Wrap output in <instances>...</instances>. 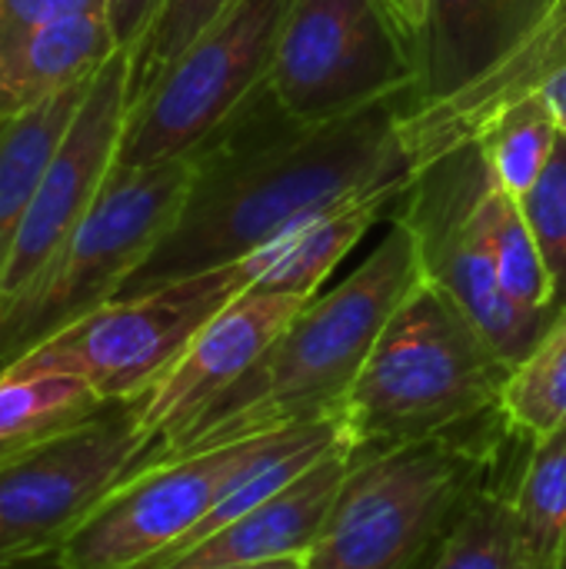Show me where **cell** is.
Instances as JSON below:
<instances>
[{"label":"cell","instance_id":"6da1fadb","mask_svg":"<svg viewBox=\"0 0 566 569\" xmlns=\"http://www.w3.org/2000/svg\"><path fill=\"white\" fill-rule=\"evenodd\" d=\"M414 90L367 110L297 123L264 87L193 157L197 177L177 223L120 297L247 260L294 223L374 193H407L417 177L404 117Z\"/></svg>","mask_w":566,"mask_h":569},{"label":"cell","instance_id":"7a4b0ae2","mask_svg":"<svg viewBox=\"0 0 566 569\" xmlns=\"http://www.w3.org/2000/svg\"><path fill=\"white\" fill-rule=\"evenodd\" d=\"M420 280L417 240L390 217L377 250L334 290L317 293L274 347L160 450L157 463L337 417L380 330Z\"/></svg>","mask_w":566,"mask_h":569},{"label":"cell","instance_id":"3957f363","mask_svg":"<svg viewBox=\"0 0 566 569\" xmlns=\"http://www.w3.org/2000/svg\"><path fill=\"white\" fill-rule=\"evenodd\" d=\"M510 443L497 407L350 463L304 569H430L477 490L504 473Z\"/></svg>","mask_w":566,"mask_h":569},{"label":"cell","instance_id":"277c9868","mask_svg":"<svg viewBox=\"0 0 566 569\" xmlns=\"http://www.w3.org/2000/svg\"><path fill=\"white\" fill-rule=\"evenodd\" d=\"M510 363L470 317L420 280L380 330L337 407L350 463L437 437L500 407Z\"/></svg>","mask_w":566,"mask_h":569},{"label":"cell","instance_id":"5b68a950","mask_svg":"<svg viewBox=\"0 0 566 569\" xmlns=\"http://www.w3.org/2000/svg\"><path fill=\"white\" fill-rule=\"evenodd\" d=\"M193 177V153L113 163L60 253L0 313V373L80 317L117 300L123 283L177 223Z\"/></svg>","mask_w":566,"mask_h":569},{"label":"cell","instance_id":"8992f818","mask_svg":"<svg viewBox=\"0 0 566 569\" xmlns=\"http://www.w3.org/2000/svg\"><path fill=\"white\" fill-rule=\"evenodd\" d=\"M143 397L110 400L53 440L0 463V569H60L97 503L157 463Z\"/></svg>","mask_w":566,"mask_h":569},{"label":"cell","instance_id":"52a82bcc","mask_svg":"<svg viewBox=\"0 0 566 569\" xmlns=\"http://www.w3.org/2000/svg\"><path fill=\"white\" fill-rule=\"evenodd\" d=\"M494 187L490 163L474 140L424 167L390 217L414 233L424 280L447 293L514 367L557 313H527L504 293L490 243Z\"/></svg>","mask_w":566,"mask_h":569},{"label":"cell","instance_id":"ba28073f","mask_svg":"<svg viewBox=\"0 0 566 569\" xmlns=\"http://www.w3.org/2000/svg\"><path fill=\"white\" fill-rule=\"evenodd\" d=\"M247 287L244 267L230 263L140 297L110 300L20 357L0 377L70 373L107 403L143 397Z\"/></svg>","mask_w":566,"mask_h":569},{"label":"cell","instance_id":"9c48e42d","mask_svg":"<svg viewBox=\"0 0 566 569\" xmlns=\"http://www.w3.org/2000/svg\"><path fill=\"white\" fill-rule=\"evenodd\" d=\"M420 70L377 0H290L264 93L297 123L337 120L414 90Z\"/></svg>","mask_w":566,"mask_h":569},{"label":"cell","instance_id":"30bf717a","mask_svg":"<svg viewBox=\"0 0 566 569\" xmlns=\"http://www.w3.org/2000/svg\"><path fill=\"white\" fill-rule=\"evenodd\" d=\"M290 0H234L130 107L117 163L197 153L264 87Z\"/></svg>","mask_w":566,"mask_h":569},{"label":"cell","instance_id":"8fae6325","mask_svg":"<svg viewBox=\"0 0 566 569\" xmlns=\"http://www.w3.org/2000/svg\"><path fill=\"white\" fill-rule=\"evenodd\" d=\"M270 433L167 460L133 473L80 523L60 569H140L180 543L224 497L240 467Z\"/></svg>","mask_w":566,"mask_h":569},{"label":"cell","instance_id":"7c38bea8","mask_svg":"<svg viewBox=\"0 0 566 569\" xmlns=\"http://www.w3.org/2000/svg\"><path fill=\"white\" fill-rule=\"evenodd\" d=\"M133 50H117L90 83V93L73 117L60 150L53 153L43 183L17 230L0 273V313L43 273V267L70 240L83 213L93 207L107 173L117 163L120 140L130 120Z\"/></svg>","mask_w":566,"mask_h":569},{"label":"cell","instance_id":"4fadbf2b","mask_svg":"<svg viewBox=\"0 0 566 569\" xmlns=\"http://www.w3.org/2000/svg\"><path fill=\"white\" fill-rule=\"evenodd\" d=\"M307 303L310 300L297 293L247 287L193 337L183 357L143 400V423L157 440V460L170 440H177L274 347Z\"/></svg>","mask_w":566,"mask_h":569},{"label":"cell","instance_id":"5bb4252c","mask_svg":"<svg viewBox=\"0 0 566 569\" xmlns=\"http://www.w3.org/2000/svg\"><path fill=\"white\" fill-rule=\"evenodd\" d=\"M350 453L347 443H340L287 490L244 513L240 520L220 527L217 533H210L207 540H200L160 569H244L290 557L307 560L344 487Z\"/></svg>","mask_w":566,"mask_h":569},{"label":"cell","instance_id":"9a60e30c","mask_svg":"<svg viewBox=\"0 0 566 569\" xmlns=\"http://www.w3.org/2000/svg\"><path fill=\"white\" fill-rule=\"evenodd\" d=\"M550 3L554 0H430V23L417 53L420 83L414 103L424 107L467 87L530 33Z\"/></svg>","mask_w":566,"mask_h":569},{"label":"cell","instance_id":"2e32d148","mask_svg":"<svg viewBox=\"0 0 566 569\" xmlns=\"http://www.w3.org/2000/svg\"><path fill=\"white\" fill-rule=\"evenodd\" d=\"M397 200L400 193H374L294 223L267 247L240 260L247 283L314 300L324 280L334 273V267L367 237V230L380 217H387L397 207Z\"/></svg>","mask_w":566,"mask_h":569},{"label":"cell","instance_id":"e0dca14e","mask_svg":"<svg viewBox=\"0 0 566 569\" xmlns=\"http://www.w3.org/2000/svg\"><path fill=\"white\" fill-rule=\"evenodd\" d=\"M120 50L110 17L73 13L0 50V117L23 113L53 93L90 80Z\"/></svg>","mask_w":566,"mask_h":569},{"label":"cell","instance_id":"ac0fdd59","mask_svg":"<svg viewBox=\"0 0 566 569\" xmlns=\"http://www.w3.org/2000/svg\"><path fill=\"white\" fill-rule=\"evenodd\" d=\"M93 77L53 93L23 113L0 117V273L17 230L43 183V173L90 93Z\"/></svg>","mask_w":566,"mask_h":569},{"label":"cell","instance_id":"d6986e66","mask_svg":"<svg viewBox=\"0 0 566 569\" xmlns=\"http://www.w3.org/2000/svg\"><path fill=\"white\" fill-rule=\"evenodd\" d=\"M103 403L70 373L0 377V463L77 427Z\"/></svg>","mask_w":566,"mask_h":569},{"label":"cell","instance_id":"ffe728a7","mask_svg":"<svg viewBox=\"0 0 566 569\" xmlns=\"http://www.w3.org/2000/svg\"><path fill=\"white\" fill-rule=\"evenodd\" d=\"M514 507L527 569L566 567V427L527 443L514 473Z\"/></svg>","mask_w":566,"mask_h":569},{"label":"cell","instance_id":"44dd1931","mask_svg":"<svg viewBox=\"0 0 566 569\" xmlns=\"http://www.w3.org/2000/svg\"><path fill=\"white\" fill-rule=\"evenodd\" d=\"M500 417L524 443L566 427V307L557 310L530 353L510 367L500 393Z\"/></svg>","mask_w":566,"mask_h":569},{"label":"cell","instance_id":"7402d4cb","mask_svg":"<svg viewBox=\"0 0 566 569\" xmlns=\"http://www.w3.org/2000/svg\"><path fill=\"white\" fill-rule=\"evenodd\" d=\"M560 140V127L554 120V113L547 110V103L540 100V93L514 103L510 110H504L500 117H494L487 123V130L477 137L494 183L517 200L520 207L530 200L534 187L540 183L554 150Z\"/></svg>","mask_w":566,"mask_h":569},{"label":"cell","instance_id":"603a6c76","mask_svg":"<svg viewBox=\"0 0 566 569\" xmlns=\"http://www.w3.org/2000/svg\"><path fill=\"white\" fill-rule=\"evenodd\" d=\"M430 569H527L514 507V477H494L460 513Z\"/></svg>","mask_w":566,"mask_h":569},{"label":"cell","instance_id":"cb8c5ba5","mask_svg":"<svg viewBox=\"0 0 566 569\" xmlns=\"http://www.w3.org/2000/svg\"><path fill=\"white\" fill-rule=\"evenodd\" d=\"M490 243L504 293L527 313H557V290L527 210L500 187L490 193Z\"/></svg>","mask_w":566,"mask_h":569},{"label":"cell","instance_id":"d4e9b609","mask_svg":"<svg viewBox=\"0 0 566 569\" xmlns=\"http://www.w3.org/2000/svg\"><path fill=\"white\" fill-rule=\"evenodd\" d=\"M234 0H163L147 37L133 47L130 107L157 83V77L230 7Z\"/></svg>","mask_w":566,"mask_h":569},{"label":"cell","instance_id":"484cf974","mask_svg":"<svg viewBox=\"0 0 566 569\" xmlns=\"http://www.w3.org/2000/svg\"><path fill=\"white\" fill-rule=\"evenodd\" d=\"M530 227L537 233V243L544 250V260L554 277L557 290V310L566 307V133H560L557 150L534 187L530 200L524 203Z\"/></svg>","mask_w":566,"mask_h":569},{"label":"cell","instance_id":"4316f807","mask_svg":"<svg viewBox=\"0 0 566 569\" xmlns=\"http://www.w3.org/2000/svg\"><path fill=\"white\" fill-rule=\"evenodd\" d=\"M110 0H0V50L73 13H107Z\"/></svg>","mask_w":566,"mask_h":569},{"label":"cell","instance_id":"83f0119b","mask_svg":"<svg viewBox=\"0 0 566 569\" xmlns=\"http://www.w3.org/2000/svg\"><path fill=\"white\" fill-rule=\"evenodd\" d=\"M160 3L163 0H110L107 3V17H110L113 37H117V43L123 50H133L147 37Z\"/></svg>","mask_w":566,"mask_h":569},{"label":"cell","instance_id":"f1b7e54d","mask_svg":"<svg viewBox=\"0 0 566 569\" xmlns=\"http://www.w3.org/2000/svg\"><path fill=\"white\" fill-rule=\"evenodd\" d=\"M377 3L387 13V20L394 23V30L400 33L410 57L417 60L427 23H430V0H377Z\"/></svg>","mask_w":566,"mask_h":569},{"label":"cell","instance_id":"f546056e","mask_svg":"<svg viewBox=\"0 0 566 569\" xmlns=\"http://www.w3.org/2000/svg\"><path fill=\"white\" fill-rule=\"evenodd\" d=\"M540 100L547 103V110L554 113L560 133H566V63L540 87Z\"/></svg>","mask_w":566,"mask_h":569},{"label":"cell","instance_id":"4dcf8cb0","mask_svg":"<svg viewBox=\"0 0 566 569\" xmlns=\"http://www.w3.org/2000/svg\"><path fill=\"white\" fill-rule=\"evenodd\" d=\"M244 569H304V557H290V560H274V563H260V567Z\"/></svg>","mask_w":566,"mask_h":569},{"label":"cell","instance_id":"1f68e13d","mask_svg":"<svg viewBox=\"0 0 566 569\" xmlns=\"http://www.w3.org/2000/svg\"><path fill=\"white\" fill-rule=\"evenodd\" d=\"M557 3H560V7H564V10H566V0H557Z\"/></svg>","mask_w":566,"mask_h":569},{"label":"cell","instance_id":"d6a6232c","mask_svg":"<svg viewBox=\"0 0 566 569\" xmlns=\"http://www.w3.org/2000/svg\"><path fill=\"white\" fill-rule=\"evenodd\" d=\"M564 569H566V567H564Z\"/></svg>","mask_w":566,"mask_h":569}]
</instances>
